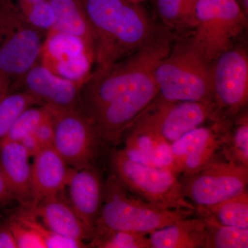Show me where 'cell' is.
Here are the masks:
<instances>
[{"instance_id":"836d02e7","label":"cell","mask_w":248,"mask_h":248,"mask_svg":"<svg viewBox=\"0 0 248 248\" xmlns=\"http://www.w3.org/2000/svg\"><path fill=\"white\" fill-rule=\"evenodd\" d=\"M198 0H182V22L184 29H194L195 9Z\"/></svg>"},{"instance_id":"e0dca14e","label":"cell","mask_w":248,"mask_h":248,"mask_svg":"<svg viewBox=\"0 0 248 248\" xmlns=\"http://www.w3.org/2000/svg\"><path fill=\"white\" fill-rule=\"evenodd\" d=\"M66 187L70 203L92 239L104 198V184L99 174L91 167L73 169Z\"/></svg>"},{"instance_id":"484cf974","label":"cell","mask_w":248,"mask_h":248,"mask_svg":"<svg viewBox=\"0 0 248 248\" xmlns=\"http://www.w3.org/2000/svg\"><path fill=\"white\" fill-rule=\"evenodd\" d=\"M39 106L32 96L23 91L8 93L0 101V143L7 135L15 121L28 108Z\"/></svg>"},{"instance_id":"60d3db41","label":"cell","mask_w":248,"mask_h":248,"mask_svg":"<svg viewBox=\"0 0 248 248\" xmlns=\"http://www.w3.org/2000/svg\"><path fill=\"white\" fill-rule=\"evenodd\" d=\"M0 40H1V32H0Z\"/></svg>"},{"instance_id":"ffe728a7","label":"cell","mask_w":248,"mask_h":248,"mask_svg":"<svg viewBox=\"0 0 248 248\" xmlns=\"http://www.w3.org/2000/svg\"><path fill=\"white\" fill-rule=\"evenodd\" d=\"M30 157L19 142L0 144V172L13 198L27 208L32 202Z\"/></svg>"},{"instance_id":"3957f363","label":"cell","mask_w":248,"mask_h":248,"mask_svg":"<svg viewBox=\"0 0 248 248\" xmlns=\"http://www.w3.org/2000/svg\"><path fill=\"white\" fill-rule=\"evenodd\" d=\"M195 213V210L189 209L161 208L140 200L113 174L104 184V198L94 233L122 231L148 234Z\"/></svg>"},{"instance_id":"ba28073f","label":"cell","mask_w":248,"mask_h":248,"mask_svg":"<svg viewBox=\"0 0 248 248\" xmlns=\"http://www.w3.org/2000/svg\"><path fill=\"white\" fill-rule=\"evenodd\" d=\"M213 102L219 120L233 122L248 101L247 46L236 42L213 63Z\"/></svg>"},{"instance_id":"8fae6325","label":"cell","mask_w":248,"mask_h":248,"mask_svg":"<svg viewBox=\"0 0 248 248\" xmlns=\"http://www.w3.org/2000/svg\"><path fill=\"white\" fill-rule=\"evenodd\" d=\"M137 118L170 143L205 122L221 121L213 102H167L158 95Z\"/></svg>"},{"instance_id":"d6a6232c","label":"cell","mask_w":248,"mask_h":248,"mask_svg":"<svg viewBox=\"0 0 248 248\" xmlns=\"http://www.w3.org/2000/svg\"><path fill=\"white\" fill-rule=\"evenodd\" d=\"M32 133L41 146H52L54 138V125L51 109L50 113L37 125Z\"/></svg>"},{"instance_id":"7c38bea8","label":"cell","mask_w":248,"mask_h":248,"mask_svg":"<svg viewBox=\"0 0 248 248\" xmlns=\"http://www.w3.org/2000/svg\"><path fill=\"white\" fill-rule=\"evenodd\" d=\"M154 73L131 91L108 104L91 120L102 142L117 143L135 119L158 95Z\"/></svg>"},{"instance_id":"30bf717a","label":"cell","mask_w":248,"mask_h":248,"mask_svg":"<svg viewBox=\"0 0 248 248\" xmlns=\"http://www.w3.org/2000/svg\"><path fill=\"white\" fill-rule=\"evenodd\" d=\"M51 110L54 149L73 169L91 167L102 143L93 121L81 110Z\"/></svg>"},{"instance_id":"1f68e13d","label":"cell","mask_w":248,"mask_h":248,"mask_svg":"<svg viewBox=\"0 0 248 248\" xmlns=\"http://www.w3.org/2000/svg\"><path fill=\"white\" fill-rule=\"evenodd\" d=\"M157 14L167 28L180 30L182 22V0H156Z\"/></svg>"},{"instance_id":"f35d334b","label":"cell","mask_w":248,"mask_h":248,"mask_svg":"<svg viewBox=\"0 0 248 248\" xmlns=\"http://www.w3.org/2000/svg\"><path fill=\"white\" fill-rule=\"evenodd\" d=\"M12 1L16 3H22V4H35L45 0H12Z\"/></svg>"},{"instance_id":"ac0fdd59","label":"cell","mask_w":248,"mask_h":248,"mask_svg":"<svg viewBox=\"0 0 248 248\" xmlns=\"http://www.w3.org/2000/svg\"><path fill=\"white\" fill-rule=\"evenodd\" d=\"M31 164V193L33 206L48 196L64 190L71 177L73 168L54 149L53 146L42 147L33 156Z\"/></svg>"},{"instance_id":"d6986e66","label":"cell","mask_w":248,"mask_h":248,"mask_svg":"<svg viewBox=\"0 0 248 248\" xmlns=\"http://www.w3.org/2000/svg\"><path fill=\"white\" fill-rule=\"evenodd\" d=\"M62 192L46 197L33 206L27 208V210L58 234L82 241L91 239L82 221Z\"/></svg>"},{"instance_id":"603a6c76","label":"cell","mask_w":248,"mask_h":248,"mask_svg":"<svg viewBox=\"0 0 248 248\" xmlns=\"http://www.w3.org/2000/svg\"><path fill=\"white\" fill-rule=\"evenodd\" d=\"M195 215L226 226L248 228V191L215 205L196 207Z\"/></svg>"},{"instance_id":"74e56055","label":"cell","mask_w":248,"mask_h":248,"mask_svg":"<svg viewBox=\"0 0 248 248\" xmlns=\"http://www.w3.org/2000/svg\"><path fill=\"white\" fill-rule=\"evenodd\" d=\"M11 82L4 77L0 75V101L9 93Z\"/></svg>"},{"instance_id":"2e32d148","label":"cell","mask_w":248,"mask_h":248,"mask_svg":"<svg viewBox=\"0 0 248 248\" xmlns=\"http://www.w3.org/2000/svg\"><path fill=\"white\" fill-rule=\"evenodd\" d=\"M126 130L129 133L122 150L128 159L139 164L170 171L177 175L170 143L138 118Z\"/></svg>"},{"instance_id":"5bb4252c","label":"cell","mask_w":248,"mask_h":248,"mask_svg":"<svg viewBox=\"0 0 248 248\" xmlns=\"http://www.w3.org/2000/svg\"><path fill=\"white\" fill-rule=\"evenodd\" d=\"M40 62L57 76L81 86L91 73L94 56L82 40L51 31L46 35Z\"/></svg>"},{"instance_id":"7402d4cb","label":"cell","mask_w":248,"mask_h":248,"mask_svg":"<svg viewBox=\"0 0 248 248\" xmlns=\"http://www.w3.org/2000/svg\"><path fill=\"white\" fill-rule=\"evenodd\" d=\"M55 16L53 31L75 36L93 53L94 37L89 19L80 0H48Z\"/></svg>"},{"instance_id":"d590c367","label":"cell","mask_w":248,"mask_h":248,"mask_svg":"<svg viewBox=\"0 0 248 248\" xmlns=\"http://www.w3.org/2000/svg\"><path fill=\"white\" fill-rule=\"evenodd\" d=\"M19 143L25 148L31 157H32L42 148L33 133H31L26 136Z\"/></svg>"},{"instance_id":"cb8c5ba5","label":"cell","mask_w":248,"mask_h":248,"mask_svg":"<svg viewBox=\"0 0 248 248\" xmlns=\"http://www.w3.org/2000/svg\"><path fill=\"white\" fill-rule=\"evenodd\" d=\"M223 159L248 168V116H236L228 132L222 150Z\"/></svg>"},{"instance_id":"e575fe53","label":"cell","mask_w":248,"mask_h":248,"mask_svg":"<svg viewBox=\"0 0 248 248\" xmlns=\"http://www.w3.org/2000/svg\"><path fill=\"white\" fill-rule=\"evenodd\" d=\"M0 248H17L7 223H0Z\"/></svg>"},{"instance_id":"f1b7e54d","label":"cell","mask_w":248,"mask_h":248,"mask_svg":"<svg viewBox=\"0 0 248 248\" xmlns=\"http://www.w3.org/2000/svg\"><path fill=\"white\" fill-rule=\"evenodd\" d=\"M50 108L45 106L28 108L15 121L7 135L1 143L5 142H20L34 130L50 113ZM0 143V144H1Z\"/></svg>"},{"instance_id":"83f0119b","label":"cell","mask_w":248,"mask_h":248,"mask_svg":"<svg viewBox=\"0 0 248 248\" xmlns=\"http://www.w3.org/2000/svg\"><path fill=\"white\" fill-rule=\"evenodd\" d=\"M89 244L91 248H151L147 234L130 231L97 232Z\"/></svg>"},{"instance_id":"4dcf8cb0","label":"cell","mask_w":248,"mask_h":248,"mask_svg":"<svg viewBox=\"0 0 248 248\" xmlns=\"http://www.w3.org/2000/svg\"><path fill=\"white\" fill-rule=\"evenodd\" d=\"M14 236L17 248H45L43 241L37 233L14 217L6 221Z\"/></svg>"},{"instance_id":"4316f807","label":"cell","mask_w":248,"mask_h":248,"mask_svg":"<svg viewBox=\"0 0 248 248\" xmlns=\"http://www.w3.org/2000/svg\"><path fill=\"white\" fill-rule=\"evenodd\" d=\"M12 217L18 221L34 230L43 241L45 248H91L90 244H86L84 241L62 236L49 229L29 210L20 212Z\"/></svg>"},{"instance_id":"d4e9b609","label":"cell","mask_w":248,"mask_h":248,"mask_svg":"<svg viewBox=\"0 0 248 248\" xmlns=\"http://www.w3.org/2000/svg\"><path fill=\"white\" fill-rule=\"evenodd\" d=\"M203 219L205 224V248H248V228L226 226L208 218Z\"/></svg>"},{"instance_id":"4fadbf2b","label":"cell","mask_w":248,"mask_h":248,"mask_svg":"<svg viewBox=\"0 0 248 248\" xmlns=\"http://www.w3.org/2000/svg\"><path fill=\"white\" fill-rule=\"evenodd\" d=\"M233 122H215L186 133L171 143L177 175H190L218 159Z\"/></svg>"},{"instance_id":"5b68a950","label":"cell","mask_w":248,"mask_h":248,"mask_svg":"<svg viewBox=\"0 0 248 248\" xmlns=\"http://www.w3.org/2000/svg\"><path fill=\"white\" fill-rule=\"evenodd\" d=\"M248 27V16L236 0H198L191 45L208 62L232 47Z\"/></svg>"},{"instance_id":"44dd1931","label":"cell","mask_w":248,"mask_h":248,"mask_svg":"<svg viewBox=\"0 0 248 248\" xmlns=\"http://www.w3.org/2000/svg\"><path fill=\"white\" fill-rule=\"evenodd\" d=\"M192 217L150 232L151 248H205V222Z\"/></svg>"},{"instance_id":"7a4b0ae2","label":"cell","mask_w":248,"mask_h":248,"mask_svg":"<svg viewBox=\"0 0 248 248\" xmlns=\"http://www.w3.org/2000/svg\"><path fill=\"white\" fill-rule=\"evenodd\" d=\"M172 40L165 29L146 46L110 66L94 70L80 89L81 110L92 119L108 104L153 76L159 62L170 51Z\"/></svg>"},{"instance_id":"52a82bcc","label":"cell","mask_w":248,"mask_h":248,"mask_svg":"<svg viewBox=\"0 0 248 248\" xmlns=\"http://www.w3.org/2000/svg\"><path fill=\"white\" fill-rule=\"evenodd\" d=\"M111 164L121 184L140 200L161 208L195 210L184 198L178 176L170 171L131 161L122 150L113 153Z\"/></svg>"},{"instance_id":"ab89813d","label":"cell","mask_w":248,"mask_h":248,"mask_svg":"<svg viewBox=\"0 0 248 248\" xmlns=\"http://www.w3.org/2000/svg\"><path fill=\"white\" fill-rule=\"evenodd\" d=\"M128 1L138 4V2H140V1H143V0H128Z\"/></svg>"},{"instance_id":"6da1fadb","label":"cell","mask_w":248,"mask_h":248,"mask_svg":"<svg viewBox=\"0 0 248 248\" xmlns=\"http://www.w3.org/2000/svg\"><path fill=\"white\" fill-rule=\"evenodd\" d=\"M94 37V63L102 69L153 42L164 31L128 0H80Z\"/></svg>"},{"instance_id":"f546056e","label":"cell","mask_w":248,"mask_h":248,"mask_svg":"<svg viewBox=\"0 0 248 248\" xmlns=\"http://www.w3.org/2000/svg\"><path fill=\"white\" fill-rule=\"evenodd\" d=\"M14 3L25 20L32 27L46 34L53 30L55 16L48 0L35 4Z\"/></svg>"},{"instance_id":"277c9868","label":"cell","mask_w":248,"mask_h":248,"mask_svg":"<svg viewBox=\"0 0 248 248\" xmlns=\"http://www.w3.org/2000/svg\"><path fill=\"white\" fill-rule=\"evenodd\" d=\"M213 63L191 45L178 41L155 68L158 97L167 102H213Z\"/></svg>"},{"instance_id":"9c48e42d","label":"cell","mask_w":248,"mask_h":248,"mask_svg":"<svg viewBox=\"0 0 248 248\" xmlns=\"http://www.w3.org/2000/svg\"><path fill=\"white\" fill-rule=\"evenodd\" d=\"M181 181L184 198L195 207L209 206L247 190L248 168L219 158Z\"/></svg>"},{"instance_id":"8992f818","label":"cell","mask_w":248,"mask_h":248,"mask_svg":"<svg viewBox=\"0 0 248 248\" xmlns=\"http://www.w3.org/2000/svg\"><path fill=\"white\" fill-rule=\"evenodd\" d=\"M0 75L11 84L40 62L43 34L25 20L12 0H0Z\"/></svg>"},{"instance_id":"8d00e7d4","label":"cell","mask_w":248,"mask_h":248,"mask_svg":"<svg viewBox=\"0 0 248 248\" xmlns=\"http://www.w3.org/2000/svg\"><path fill=\"white\" fill-rule=\"evenodd\" d=\"M12 200H14V198L10 193L7 186L4 182V178L0 172V206L6 205Z\"/></svg>"},{"instance_id":"9a60e30c","label":"cell","mask_w":248,"mask_h":248,"mask_svg":"<svg viewBox=\"0 0 248 248\" xmlns=\"http://www.w3.org/2000/svg\"><path fill=\"white\" fill-rule=\"evenodd\" d=\"M81 86L60 78L41 63H37L10 86L9 93L23 91L32 96L39 106L54 111L81 110Z\"/></svg>"}]
</instances>
